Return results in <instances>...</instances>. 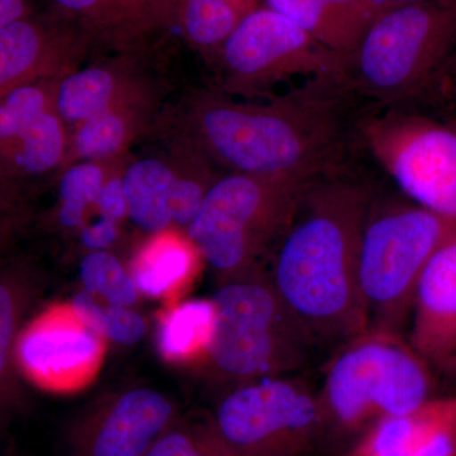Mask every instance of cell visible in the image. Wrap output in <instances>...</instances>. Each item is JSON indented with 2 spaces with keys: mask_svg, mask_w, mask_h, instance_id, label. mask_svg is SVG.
Here are the masks:
<instances>
[{
  "mask_svg": "<svg viewBox=\"0 0 456 456\" xmlns=\"http://www.w3.org/2000/svg\"><path fill=\"white\" fill-rule=\"evenodd\" d=\"M178 171L160 159H142L122 176L127 215L140 230L160 233L173 224V197Z\"/></svg>",
  "mask_w": 456,
  "mask_h": 456,
  "instance_id": "cell-18",
  "label": "cell"
},
{
  "mask_svg": "<svg viewBox=\"0 0 456 456\" xmlns=\"http://www.w3.org/2000/svg\"><path fill=\"white\" fill-rule=\"evenodd\" d=\"M69 152L65 122L55 108L36 117L25 130L0 146V170L5 176L40 175L59 167Z\"/></svg>",
  "mask_w": 456,
  "mask_h": 456,
  "instance_id": "cell-20",
  "label": "cell"
},
{
  "mask_svg": "<svg viewBox=\"0 0 456 456\" xmlns=\"http://www.w3.org/2000/svg\"><path fill=\"white\" fill-rule=\"evenodd\" d=\"M117 235H118L117 222L101 217L95 224L83 227L80 240L92 253V251H106L108 246L116 241Z\"/></svg>",
  "mask_w": 456,
  "mask_h": 456,
  "instance_id": "cell-31",
  "label": "cell"
},
{
  "mask_svg": "<svg viewBox=\"0 0 456 456\" xmlns=\"http://www.w3.org/2000/svg\"><path fill=\"white\" fill-rule=\"evenodd\" d=\"M374 196L340 170L314 180L270 254V284L314 349L338 350L367 331L358 260Z\"/></svg>",
  "mask_w": 456,
  "mask_h": 456,
  "instance_id": "cell-1",
  "label": "cell"
},
{
  "mask_svg": "<svg viewBox=\"0 0 456 456\" xmlns=\"http://www.w3.org/2000/svg\"><path fill=\"white\" fill-rule=\"evenodd\" d=\"M95 206L101 212V217L108 218L117 224L127 215V202H126L122 178L107 179L95 200Z\"/></svg>",
  "mask_w": 456,
  "mask_h": 456,
  "instance_id": "cell-30",
  "label": "cell"
},
{
  "mask_svg": "<svg viewBox=\"0 0 456 456\" xmlns=\"http://www.w3.org/2000/svg\"><path fill=\"white\" fill-rule=\"evenodd\" d=\"M3 178H5V175L4 174L2 173V170H0V180H2Z\"/></svg>",
  "mask_w": 456,
  "mask_h": 456,
  "instance_id": "cell-39",
  "label": "cell"
},
{
  "mask_svg": "<svg viewBox=\"0 0 456 456\" xmlns=\"http://www.w3.org/2000/svg\"><path fill=\"white\" fill-rule=\"evenodd\" d=\"M221 50L227 86L242 95H265L301 77L345 86L347 57L326 49L265 5L248 12Z\"/></svg>",
  "mask_w": 456,
  "mask_h": 456,
  "instance_id": "cell-10",
  "label": "cell"
},
{
  "mask_svg": "<svg viewBox=\"0 0 456 456\" xmlns=\"http://www.w3.org/2000/svg\"><path fill=\"white\" fill-rule=\"evenodd\" d=\"M411 345L443 370L456 353V230L432 255L417 285Z\"/></svg>",
  "mask_w": 456,
  "mask_h": 456,
  "instance_id": "cell-14",
  "label": "cell"
},
{
  "mask_svg": "<svg viewBox=\"0 0 456 456\" xmlns=\"http://www.w3.org/2000/svg\"><path fill=\"white\" fill-rule=\"evenodd\" d=\"M80 281L84 292L110 305L131 308L139 301L140 292L130 272L108 251H92L84 257Z\"/></svg>",
  "mask_w": 456,
  "mask_h": 456,
  "instance_id": "cell-25",
  "label": "cell"
},
{
  "mask_svg": "<svg viewBox=\"0 0 456 456\" xmlns=\"http://www.w3.org/2000/svg\"><path fill=\"white\" fill-rule=\"evenodd\" d=\"M106 340L71 305H53L23 323L18 336V373L42 391L69 393L88 386L101 369Z\"/></svg>",
  "mask_w": 456,
  "mask_h": 456,
  "instance_id": "cell-11",
  "label": "cell"
},
{
  "mask_svg": "<svg viewBox=\"0 0 456 456\" xmlns=\"http://www.w3.org/2000/svg\"><path fill=\"white\" fill-rule=\"evenodd\" d=\"M355 128L407 200L456 222V121L388 112L362 116Z\"/></svg>",
  "mask_w": 456,
  "mask_h": 456,
  "instance_id": "cell-9",
  "label": "cell"
},
{
  "mask_svg": "<svg viewBox=\"0 0 456 456\" xmlns=\"http://www.w3.org/2000/svg\"><path fill=\"white\" fill-rule=\"evenodd\" d=\"M384 4H407V3L428 2V0H380Z\"/></svg>",
  "mask_w": 456,
  "mask_h": 456,
  "instance_id": "cell-38",
  "label": "cell"
},
{
  "mask_svg": "<svg viewBox=\"0 0 456 456\" xmlns=\"http://www.w3.org/2000/svg\"><path fill=\"white\" fill-rule=\"evenodd\" d=\"M431 369L404 334L367 330L342 345L318 391L326 441L353 443L384 417L424 403L434 392Z\"/></svg>",
  "mask_w": 456,
  "mask_h": 456,
  "instance_id": "cell-3",
  "label": "cell"
},
{
  "mask_svg": "<svg viewBox=\"0 0 456 456\" xmlns=\"http://www.w3.org/2000/svg\"><path fill=\"white\" fill-rule=\"evenodd\" d=\"M455 121H456V119H455Z\"/></svg>",
  "mask_w": 456,
  "mask_h": 456,
  "instance_id": "cell-40",
  "label": "cell"
},
{
  "mask_svg": "<svg viewBox=\"0 0 456 456\" xmlns=\"http://www.w3.org/2000/svg\"><path fill=\"white\" fill-rule=\"evenodd\" d=\"M456 222L410 200H371L360 237L358 281L367 330L404 334L417 285Z\"/></svg>",
  "mask_w": 456,
  "mask_h": 456,
  "instance_id": "cell-5",
  "label": "cell"
},
{
  "mask_svg": "<svg viewBox=\"0 0 456 456\" xmlns=\"http://www.w3.org/2000/svg\"><path fill=\"white\" fill-rule=\"evenodd\" d=\"M20 222V211L8 198L0 196V248Z\"/></svg>",
  "mask_w": 456,
  "mask_h": 456,
  "instance_id": "cell-33",
  "label": "cell"
},
{
  "mask_svg": "<svg viewBox=\"0 0 456 456\" xmlns=\"http://www.w3.org/2000/svg\"><path fill=\"white\" fill-rule=\"evenodd\" d=\"M325 2L347 12L351 16L359 18L367 25L382 11L384 5H387L380 0H325Z\"/></svg>",
  "mask_w": 456,
  "mask_h": 456,
  "instance_id": "cell-32",
  "label": "cell"
},
{
  "mask_svg": "<svg viewBox=\"0 0 456 456\" xmlns=\"http://www.w3.org/2000/svg\"><path fill=\"white\" fill-rule=\"evenodd\" d=\"M23 12V0H0V29L20 20Z\"/></svg>",
  "mask_w": 456,
  "mask_h": 456,
  "instance_id": "cell-34",
  "label": "cell"
},
{
  "mask_svg": "<svg viewBox=\"0 0 456 456\" xmlns=\"http://www.w3.org/2000/svg\"><path fill=\"white\" fill-rule=\"evenodd\" d=\"M248 13L245 9L224 0H187L185 31L198 46L222 47Z\"/></svg>",
  "mask_w": 456,
  "mask_h": 456,
  "instance_id": "cell-26",
  "label": "cell"
},
{
  "mask_svg": "<svg viewBox=\"0 0 456 456\" xmlns=\"http://www.w3.org/2000/svg\"><path fill=\"white\" fill-rule=\"evenodd\" d=\"M70 305L77 316L104 340L134 345L146 334L145 320L131 308L110 305L84 290L74 297Z\"/></svg>",
  "mask_w": 456,
  "mask_h": 456,
  "instance_id": "cell-24",
  "label": "cell"
},
{
  "mask_svg": "<svg viewBox=\"0 0 456 456\" xmlns=\"http://www.w3.org/2000/svg\"><path fill=\"white\" fill-rule=\"evenodd\" d=\"M37 287V275L27 264L0 269V434L20 410L17 340Z\"/></svg>",
  "mask_w": 456,
  "mask_h": 456,
  "instance_id": "cell-15",
  "label": "cell"
},
{
  "mask_svg": "<svg viewBox=\"0 0 456 456\" xmlns=\"http://www.w3.org/2000/svg\"><path fill=\"white\" fill-rule=\"evenodd\" d=\"M202 255L187 236L155 233L136 255L130 272L140 293L165 298L185 289L197 277Z\"/></svg>",
  "mask_w": 456,
  "mask_h": 456,
  "instance_id": "cell-16",
  "label": "cell"
},
{
  "mask_svg": "<svg viewBox=\"0 0 456 456\" xmlns=\"http://www.w3.org/2000/svg\"><path fill=\"white\" fill-rule=\"evenodd\" d=\"M224 2L232 3V4L237 5V7L245 9L246 12H251L255 7V3L257 0H224Z\"/></svg>",
  "mask_w": 456,
  "mask_h": 456,
  "instance_id": "cell-36",
  "label": "cell"
},
{
  "mask_svg": "<svg viewBox=\"0 0 456 456\" xmlns=\"http://www.w3.org/2000/svg\"><path fill=\"white\" fill-rule=\"evenodd\" d=\"M323 47L349 57L359 46L367 23L325 0H264Z\"/></svg>",
  "mask_w": 456,
  "mask_h": 456,
  "instance_id": "cell-22",
  "label": "cell"
},
{
  "mask_svg": "<svg viewBox=\"0 0 456 456\" xmlns=\"http://www.w3.org/2000/svg\"><path fill=\"white\" fill-rule=\"evenodd\" d=\"M209 425L228 456H316L326 441L318 391L289 375L242 383Z\"/></svg>",
  "mask_w": 456,
  "mask_h": 456,
  "instance_id": "cell-8",
  "label": "cell"
},
{
  "mask_svg": "<svg viewBox=\"0 0 456 456\" xmlns=\"http://www.w3.org/2000/svg\"><path fill=\"white\" fill-rule=\"evenodd\" d=\"M142 456H228L211 425L178 421Z\"/></svg>",
  "mask_w": 456,
  "mask_h": 456,
  "instance_id": "cell-29",
  "label": "cell"
},
{
  "mask_svg": "<svg viewBox=\"0 0 456 456\" xmlns=\"http://www.w3.org/2000/svg\"><path fill=\"white\" fill-rule=\"evenodd\" d=\"M65 64L26 20L0 29V101L28 84L64 75Z\"/></svg>",
  "mask_w": 456,
  "mask_h": 456,
  "instance_id": "cell-17",
  "label": "cell"
},
{
  "mask_svg": "<svg viewBox=\"0 0 456 456\" xmlns=\"http://www.w3.org/2000/svg\"><path fill=\"white\" fill-rule=\"evenodd\" d=\"M179 421L163 393L134 388L102 402L68 434V456H142Z\"/></svg>",
  "mask_w": 456,
  "mask_h": 456,
  "instance_id": "cell-12",
  "label": "cell"
},
{
  "mask_svg": "<svg viewBox=\"0 0 456 456\" xmlns=\"http://www.w3.org/2000/svg\"><path fill=\"white\" fill-rule=\"evenodd\" d=\"M50 80L20 86L0 101V146L17 137L36 117L55 108L57 84Z\"/></svg>",
  "mask_w": 456,
  "mask_h": 456,
  "instance_id": "cell-28",
  "label": "cell"
},
{
  "mask_svg": "<svg viewBox=\"0 0 456 456\" xmlns=\"http://www.w3.org/2000/svg\"><path fill=\"white\" fill-rule=\"evenodd\" d=\"M456 0L384 5L347 59L345 86L395 103L430 86L455 55Z\"/></svg>",
  "mask_w": 456,
  "mask_h": 456,
  "instance_id": "cell-4",
  "label": "cell"
},
{
  "mask_svg": "<svg viewBox=\"0 0 456 456\" xmlns=\"http://www.w3.org/2000/svg\"><path fill=\"white\" fill-rule=\"evenodd\" d=\"M106 182V173L99 164L86 161L69 167L60 182L61 226L75 228L83 224L86 208L95 204Z\"/></svg>",
  "mask_w": 456,
  "mask_h": 456,
  "instance_id": "cell-27",
  "label": "cell"
},
{
  "mask_svg": "<svg viewBox=\"0 0 456 456\" xmlns=\"http://www.w3.org/2000/svg\"><path fill=\"white\" fill-rule=\"evenodd\" d=\"M349 93L341 83L314 79L266 102L202 95L189 110L191 143L231 173L314 182L341 169Z\"/></svg>",
  "mask_w": 456,
  "mask_h": 456,
  "instance_id": "cell-2",
  "label": "cell"
},
{
  "mask_svg": "<svg viewBox=\"0 0 456 456\" xmlns=\"http://www.w3.org/2000/svg\"><path fill=\"white\" fill-rule=\"evenodd\" d=\"M136 102L132 95L106 112L80 123L71 142L75 158L94 161L121 152L130 143L140 123Z\"/></svg>",
  "mask_w": 456,
  "mask_h": 456,
  "instance_id": "cell-23",
  "label": "cell"
},
{
  "mask_svg": "<svg viewBox=\"0 0 456 456\" xmlns=\"http://www.w3.org/2000/svg\"><path fill=\"white\" fill-rule=\"evenodd\" d=\"M332 456H456V392L384 417Z\"/></svg>",
  "mask_w": 456,
  "mask_h": 456,
  "instance_id": "cell-13",
  "label": "cell"
},
{
  "mask_svg": "<svg viewBox=\"0 0 456 456\" xmlns=\"http://www.w3.org/2000/svg\"><path fill=\"white\" fill-rule=\"evenodd\" d=\"M311 183L227 174L209 189L187 235L222 283L253 274Z\"/></svg>",
  "mask_w": 456,
  "mask_h": 456,
  "instance_id": "cell-6",
  "label": "cell"
},
{
  "mask_svg": "<svg viewBox=\"0 0 456 456\" xmlns=\"http://www.w3.org/2000/svg\"><path fill=\"white\" fill-rule=\"evenodd\" d=\"M216 330L207 365L240 383L290 375L314 347L270 284L265 270L224 281L212 297Z\"/></svg>",
  "mask_w": 456,
  "mask_h": 456,
  "instance_id": "cell-7",
  "label": "cell"
},
{
  "mask_svg": "<svg viewBox=\"0 0 456 456\" xmlns=\"http://www.w3.org/2000/svg\"><path fill=\"white\" fill-rule=\"evenodd\" d=\"M110 68H88L62 77L55 92V110L65 123L88 121L134 95Z\"/></svg>",
  "mask_w": 456,
  "mask_h": 456,
  "instance_id": "cell-21",
  "label": "cell"
},
{
  "mask_svg": "<svg viewBox=\"0 0 456 456\" xmlns=\"http://www.w3.org/2000/svg\"><path fill=\"white\" fill-rule=\"evenodd\" d=\"M443 370L445 371V373L452 375V377L456 378V353L454 354V356H452V358L450 359L448 362H446V365L443 368Z\"/></svg>",
  "mask_w": 456,
  "mask_h": 456,
  "instance_id": "cell-37",
  "label": "cell"
},
{
  "mask_svg": "<svg viewBox=\"0 0 456 456\" xmlns=\"http://www.w3.org/2000/svg\"><path fill=\"white\" fill-rule=\"evenodd\" d=\"M61 7L74 12H88L95 7L101 0H56Z\"/></svg>",
  "mask_w": 456,
  "mask_h": 456,
  "instance_id": "cell-35",
  "label": "cell"
},
{
  "mask_svg": "<svg viewBox=\"0 0 456 456\" xmlns=\"http://www.w3.org/2000/svg\"><path fill=\"white\" fill-rule=\"evenodd\" d=\"M215 330L216 308L212 298L171 305L159 321V351L174 364H207Z\"/></svg>",
  "mask_w": 456,
  "mask_h": 456,
  "instance_id": "cell-19",
  "label": "cell"
}]
</instances>
